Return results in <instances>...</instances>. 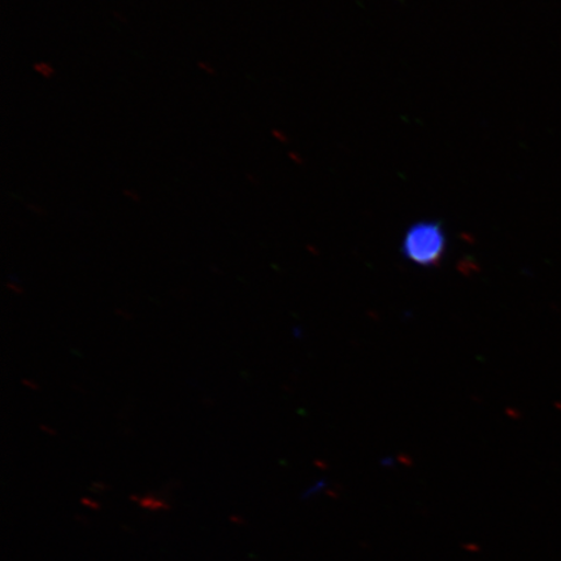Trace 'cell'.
Listing matches in <instances>:
<instances>
[{"label": "cell", "instance_id": "1", "mask_svg": "<svg viewBox=\"0 0 561 561\" xmlns=\"http://www.w3.org/2000/svg\"><path fill=\"white\" fill-rule=\"evenodd\" d=\"M447 237L436 221H420L405 231L402 252L407 261L420 266L438 265L446 255Z\"/></svg>", "mask_w": 561, "mask_h": 561}, {"label": "cell", "instance_id": "2", "mask_svg": "<svg viewBox=\"0 0 561 561\" xmlns=\"http://www.w3.org/2000/svg\"><path fill=\"white\" fill-rule=\"evenodd\" d=\"M33 69L46 80L53 79L55 76V68L45 61L35 62Z\"/></svg>", "mask_w": 561, "mask_h": 561}, {"label": "cell", "instance_id": "3", "mask_svg": "<svg viewBox=\"0 0 561 561\" xmlns=\"http://www.w3.org/2000/svg\"><path fill=\"white\" fill-rule=\"evenodd\" d=\"M198 67L202 69V70H205V72L207 75H210V76H215L216 75V70L213 66L209 65V62H206V61H199L198 62Z\"/></svg>", "mask_w": 561, "mask_h": 561}, {"label": "cell", "instance_id": "4", "mask_svg": "<svg viewBox=\"0 0 561 561\" xmlns=\"http://www.w3.org/2000/svg\"><path fill=\"white\" fill-rule=\"evenodd\" d=\"M124 194L126 196H130V199L133 201H139V195L135 192H131V191H125Z\"/></svg>", "mask_w": 561, "mask_h": 561}]
</instances>
